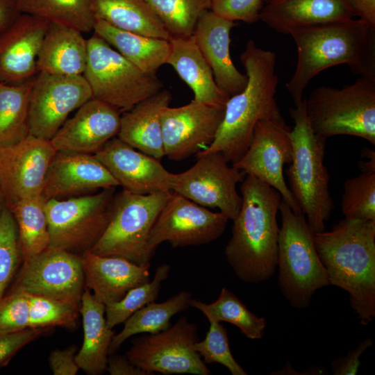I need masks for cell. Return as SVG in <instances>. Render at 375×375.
<instances>
[{
	"mask_svg": "<svg viewBox=\"0 0 375 375\" xmlns=\"http://www.w3.org/2000/svg\"><path fill=\"white\" fill-rule=\"evenodd\" d=\"M297 49L294 72L285 87L294 106L319 73L347 65L356 75L375 77V28L361 19L336 20L292 29Z\"/></svg>",
	"mask_w": 375,
	"mask_h": 375,
	"instance_id": "1",
	"label": "cell"
},
{
	"mask_svg": "<svg viewBox=\"0 0 375 375\" xmlns=\"http://www.w3.org/2000/svg\"><path fill=\"white\" fill-rule=\"evenodd\" d=\"M242 206L233 219L224 251L238 278L258 284L269 279L277 267L280 193L251 174L241 182Z\"/></svg>",
	"mask_w": 375,
	"mask_h": 375,
	"instance_id": "2",
	"label": "cell"
},
{
	"mask_svg": "<svg viewBox=\"0 0 375 375\" xmlns=\"http://www.w3.org/2000/svg\"><path fill=\"white\" fill-rule=\"evenodd\" d=\"M276 54L249 40L240 55L248 80L240 92L229 97L222 122L213 142L197 154L220 152L228 162L246 152L257 123L263 119L284 121L275 98L278 77Z\"/></svg>",
	"mask_w": 375,
	"mask_h": 375,
	"instance_id": "3",
	"label": "cell"
},
{
	"mask_svg": "<svg viewBox=\"0 0 375 375\" xmlns=\"http://www.w3.org/2000/svg\"><path fill=\"white\" fill-rule=\"evenodd\" d=\"M329 285L346 291L362 325L375 318V220L343 219L314 234Z\"/></svg>",
	"mask_w": 375,
	"mask_h": 375,
	"instance_id": "4",
	"label": "cell"
},
{
	"mask_svg": "<svg viewBox=\"0 0 375 375\" xmlns=\"http://www.w3.org/2000/svg\"><path fill=\"white\" fill-rule=\"evenodd\" d=\"M294 121L290 131L292 159L285 173L289 188L314 233L323 231L334 208L330 194V175L324 163L326 139L312 131L304 100L290 109Z\"/></svg>",
	"mask_w": 375,
	"mask_h": 375,
	"instance_id": "5",
	"label": "cell"
},
{
	"mask_svg": "<svg viewBox=\"0 0 375 375\" xmlns=\"http://www.w3.org/2000/svg\"><path fill=\"white\" fill-rule=\"evenodd\" d=\"M279 211L278 286L291 306L308 308L317 290L329 285L317 253L314 234L303 214L295 213L281 201Z\"/></svg>",
	"mask_w": 375,
	"mask_h": 375,
	"instance_id": "6",
	"label": "cell"
},
{
	"mask_svg": "<svg viewBox=\"0 0 375 375\" xmlns=\"http://www.w3.org/2000/svg\"><path fill=\"white\" fill-rule=\"evenodd\" d=\"M303 100L316 135H353L375 144V77L360 76L340 89L320 86Z\"/></svg>",
	"mask_w": 375,
	"mask_h": 375,
	"instance_id": "7",
	"label": "cell"
},
{
	"mask_svg": "<svg viewBox=\"0 0 375 375\" xmlns=\"http://www.w3.org/2000/svg\"><path fill=\"white\" fill-rule=\"evenodd\" d=\"M171 192L141 194L122 190L115 193L108 226L90 251L150 265L154 253L148 249L149 234Z\"/></svg>",
	"mask_w": 375,
	"mask_h": 375,
	"instance_id": "8",
	"label": "cell"
},
{
	"mask_svg": "<svg viewBox=\"0 0 375 375\" xmlns=\"http://www.w3.org/2000/svg\"><path fill=\"white\" fill-rule=\"evenodd\" d=\"M87 41L88 61L83 76L92 98L122 113L162 89L156 74L141 71L97 34L93 33Z\"/></svg>",
	"mask_w": 375,
	"mask_h": 375,
	"instance_id": "9",
	"label": "cell"
},
{
	"mask_svg": "<svg viewBox=\"0 0 375 375\" xmlns=\"http://www.w3.org/2000/svg\"><path fill=\"white\" fill-rule=\"evenodd\" d=\"M115 189L45 202L49 247L81 254L90 250L109 222Z\"/></svg>",
	"mask_w": 375,
	"mask_h": 375,
	"instance_id": "10",
	"label": "cell"
},
{
	"mask_svg": "<svg viewBox=\"0 0 375 375\" xmlns=\"http://www.w3.org/2000/svg\"><path fill=\"white\" fill-rule=\"evenodd\" d=\"M197 332V326L183 316L162 331L134 340L126 356L149 375H210V369L194 347Z\"/></svg>",
	"mask_w": 375,
	"mask_h": 375,
	"instance_id": "11",
	"label": "cell"
},
{
	"mask_svg": "<svg viewBox=\"0 0 375 375\" xmlns=\"http://www.w3.org/2000/svg\"><path fill=\"white\" fill-rule=\"evenodd\" d=\"M196 156L197 160L192 167L174 174L172 191L205 208H218L233 220L242 202L237 185L247 174L230 166L220 152Z\"/></svg>",
	"mask_w": 375,
	"mask_h": 375,
	"instance_id": "12",
	"label": "cell"
},
{
	"mask_svg": "<svg viewBox=\"0 0 375 375\" xmlns=\"http://www.w3.org/2000/svg\"><path fill=\"white\" fill-rule=\"evenodd\" d=\"M23 261L10 290L60 301L79 310L85 288L80 254L49 247Z\"/></svg>",
	"mask_w": 375,
	"mask_h": 375,
	"instance_id": "13",
	"label": "cell"
},
{
	"mask_svg": "<svg viewBox=\"0 0 375 375\" xmlns=\"http://www.w3.org/2000/svg\"><path fill=\"white\" fill-rule=\"evenodd\" d=\"M228 218L172 192L149 234L148 249L154 253L168 242L173 248L209 244L224 232Z\"/></svg>",
	"mask_w": 375,
	"mask_h": 375,
	"instance_id": "14",
	"label": "cell"
},
{
	"mask_svg": "<svg viewBox=\"0 0 375 375\" xmlns=\"http://www.w3.org/2000/svg\"><path fill=\"white\" fill-rule=\"evenodd\" d=\"M92 98L83 75L38 72L30 94L29 135L50 140L69 115Z\"/></svg>",
	"mask_w": 375,
	"mask_h": 375,
	"instance_id": "15",
	"label": "cell"
},
{
	"mask_svg": "<svg viewBox=\"0 0 375 375\" xmlns=\"http://www.w3.org/2000/svg\"><path fill=\"white\" fill-rule=\"evenodd\" d=\"M290 131L285 120L259 121L246 152L232 165L276 189L295 213L303 214L283 176L285 165L292 159Z\"/></svg>",
	"mask_w": 375,
	"mask_h": 375,
	"instance_id": "16",
	"label": "cell"
},
{
	"mask_svg": "<svg viewBox=\"0 0 375 375\" xmlns=\"http://www.w3.org/2000/svg\"><path fill=\"white\" fill-rule=\"evenodd\" d=\"M57 151L50 140L31 135L0 147V185L6 205L42 195L48 169Z\"/></svg>",
	"mask_w": 375,
	"mask_h": 375,
	"instance_id": "17",
	"label": "cell"
},
{
	"mask_svg": "<svg viewBox=\"0 0 375 375\" xmlns=\"http://www.w3.org/2000/svg\"><path fill=\"white\" fill-rule=\"evenodd\" d=\"M224 108L192 101L165 108L161 114L165 156L182 160L206 149L215 140Z\"/></svg>",
	"mask_w": 375,
	"mask_h": 375,
	"instance_id": "18",
	"label": "cell"
},
{
	"mask_svg": "<svg viewBox=\"0 0 375 375\" xmlns=\"http://www.w3.org/2000/svg\"><path fill=\"white\" fill-rule=\"evenodd\" d=\"M123 190L141 194L172 191L174 174L158 159L144 153L117 136L94 154Z\"/></svg>",
	"mask_w": 375,
	"mask_h": 375,
	"instance_id": "19",
	"label": "cell"
},
{
	"mask_svg": "<svg viewBox=\"0 0 375 375\" xmlns=\"http://www.w3.org/2000/svg\"><path fill=\"white\" fill-rule=\"evenodd\" d=\"M119 186L94 154L57 151L42 192L46 199H64Z\"/></svg>",
	"mask_w": 375,
	"mask_h": 375,
	"instance_id": "20",
	"label": "cell"
},
{
	"mask_svg": "<svg viewBox=\"0 0 375 375\" xmlns=\"http://www.w3.org/2000/svg\"><path fill=\"white\" fill-rule=\"evenodd\" d=\"M121 112L92 98L67 119L50 140L58 151L94 154L117 136Z\"/></svg>",
	"mask_w": 375,
	"mask_h": 375,
	"instance_id": "21",
	"label": "cell"
},
{
	"mask_svg": "<svg viewBox=\"0 0 375 375\" xmlns=\"http://www.w3.org/2000/svg\"><path fill=\"white\" fill-rule=\"evenodd\" d=\"M49 22L22 13L0 34V82L20 84L35 78L38 73V58Z\"/></svg>",
	"mask_w": 375,
	"mask_h": 375,
	"instance_id": "22",
	"label": "cell"
},
{
	"mask_svg": "<svg viewBox=\"0 0 375 375\" xmlns=\"http://www.w3.org/2000/svg\"><path fill=\"white\" fill-rule=\"evenodd\" d=\"M235 24L210 10L201 16L192 35L217 86L229 97L243 90L248 80L247 74L235 67L230 55V33Z\"/></svg>",
	"mask_w": 375,
	"mask_h": 375,
	"instance_id": "23",
	"label": "cell"
},
{
	"mask_svg": "<svg viewBox=\"0 0 375 375\" xmlns=\"http://www.w3.org/2000/svg\"><path fill=\"white\" fill-rule=\"evenodd\" d=\"M81 259L85 287L106 305L121 300L131 289L150 281V266L118 256H100L90 250Z\"/></svg>",
	"mask_w": 375,
	"mask_h": 375,
	"instance_id": "24",
	"label": "cell"
},
{
	"mask_svg": "<svg viewBox=\"0 0 375 375\" xmlns=\"http://www.w3.org/2000/svg\"><path fill=\"white\" fill-rule=\"evenodd\" d=\"M354 17L347 0H267L260 19L276 32L289 34L297 27Z\"/></svg>",
	"mask_w": 375,
	"mask_h": 375,
	"instance_id": "25",
	"label": "cell"
},
{
	"mask_svg": "<svg viewBox=\"0 0 375 375\" xmlns=\"http://www.w3.org/2000/svg\"><path fill=\"white\" fill-rule=\"evenodd\" d=\"M172 94L162 89L121 113L117 138L134 149L156 159L165 156L161 114Z\"/></svg>",
	"mask_w": 375,
	"mask_h": 375,
	"instance_id": "26",
	"label": "cell"
},
{
	"mask_svg": "<svg viewBox=\"0 0 375 375\" xmlns=\"http://www.w3.org/2000/svg\"><path fill=\"white\" fill-rule=\"evenodd\" d=\"M166 64L171 65L194 93L192 101L225 108L229 99L217 85L212 69L193 35L171 37Z\"/></svg>",
	"mask_w": 375,
	"mask_h": 375,
	"instance_id": "27",
	"label": "cell"
},
{
	"mask_svg": "<svg viewBox=\"0 0 375 375\" xmlns=\"http://www.w3.org/2000/svg\"><path fill=\"white\" fill-rule=\"evenodd\" d=\"M88 41L74 28L49 22L38 58V71L55 75H83Z\"/></svg>",
	"mask_w": 375,
	"mask_h": 375,
	"instance_id": "28",
	"label": "cell"
},
{
	"mask_svg": "<svg viewBox=\"0 0 375 375\" xmlns=\"http://www.w3.org/2000/svg\"><path fill=\"white\" fill-rule=\"evenodd\" d=\"M105 310V304L85 288L79 308L83 342L75 360L80 369L91 375L101 374L106 371L109 348L115 335L112 328L107 325Z\"/></svg>",
	"mask_w": 375,
	"mask_h": 375,
	"instance_id": "29",
	"label": "cell"
},
{
	"mask_svg": "<svg viewBox=\"0 0 375 375\" xmlns=\"http://www.w3.org/2000/svg\"><path fill=\"white\" fill-rule=\"evenodd\" d=\"M93 33L147 74H156L166 64L169 51L167 40L121 30L101 20H96Z\"/></svg>",
	"mask_w": 375,
	"mask_h": 375,
	"instance_id": "30",
	"label": "cell"
},
{
	"mask_svg": "<svg viewBox=\"0 0 375 375\" xmlns=\"http://www.w3.org/2000/svg\"><path fill=\"white\" fill-rule=\"evenodd\" d=\"M90 6L95 20L144 36L171 38L146 0H90Z\"/></svg>",
	"mask_w": 375,
	"mask_h": 375,
	"instance_id": "31",
	"label": "cell"
},
{
	"mask_svg": "<svg viewBox=\"0 0 375 375\" xmlns=\"http://www.w3.org/2000/svg\"><path fill=\"white\" fill-rule=\"evenodd\" d=\"M192 294L181 291L163 302H151L135 311L124 323L122 330L114 335L109 348V355L130 337L139 334H154L168 328L170 319L175 315L190 307Z\"/></svg>",
	"mask_w": 375,
	"mask_h": 375,
	"instance_id": "32",
	"label": "cell"
},
{
	"mask_svg": "<svg viewBox=\"0 0 375 375\" xmlns=\"http://www.w3.org/2000/svg\"><path fill=\"white\" fill-rule=\"evenodd\" d=\"M45 202L46 199L39 195L6 204L17 224L23 260L49 247L50 236Z\"/></svg>",
	"mask_w": 375,
	"mask_h": 375,
	"instance_id": "33",
	"label": "cell"
},
{
	"mask_svg": "<svg viewBox=\"0 0 375 375\" xmlns=\"http://www.w3.org/2000/svg\"><path fill=\"white\" fill-rule=\"evenodd\" d=\"M33 78L20 84L0 82V147L29 135V103Z\"/></svg>",
	"mask_w": 375,
	"mask_h": 375,
	"instance_id": "34",
	"label": "cell"
},
{
	"mask_svg": "<svg viewBox=\"0 0 375 375\" xmlns=\"http://www.w3.org/2000/svg\"><path fill=\"white\" fill-rule=\"evenodd\" d=\"M190 306L200 310L208 322H225L235 325L249 339L259 340L264 336L266 318L253 314L227 288H222L218 298L212 303L192 299Z\"/></svg>",
	"mask_w": 375,
	"mask_h": 375,
	"instance_id": "35",
	"label": "cell"
},
{
	"mask_svg": "<svg viewBox=\"0 0 375 375\" xmlns=\"http://www.w3.org/2000/svg\"><path fill=\"white\" fill-rule=\"evenodd\" d=\"M17 2L22 13L69 27L82 33L94 31L96 20L90 0H17Z\"/></svg>",
	"mask_w": 375,
	"mask_h": 375,
	"instance_id": "36",
	"label": "cell"
},
{
	"mask_svg": "<svg viewBox=\"0 0 375 375\" xmlns=\"http://www.w3.org/2000/svg\"><path fill=\"white\" fill-rule=\"evenodd\" d=\"M171 37L193 35L201 16L211 8L212 0H146Z\"/></svg>",
	"mask_w": 375,
	"mask_h": 375,
	"instance_id": "37",
	"label": "cell"
},
{
	"mask_svg": "<svg viewBox=\"0 0 375 375\" xmlns=\"http://www.w3.org/2000/svg\"><path fill=\"white\" fill-rule=\"evenodd\" d=\"M170 269L168 264L159 265L151 280L131 289L121 300L106 305L105 315L108 327L113 328L124 323L135 311L155 301L162 283L169 276Z\"/></svg>",
	"mask_w": 375,
	"mask_h": 375,
	"instance_id": "38",
	"label": "cell"
},
{
	"mask_svg": "<svg viewBox=\"0 0 375 375\" xmlns=\"http://www.w3.org/2000/svg\"><path fill=\"white\" fill-rule=\"evenodd\" d=\"M341 208L346 219L375 220V171L344 181Z\"/></svg>",
	"mask_w": 375,
	"mask_h": 375,
	"instance_id": "39",
	"label": "cell"
},
{
	"mask_svg": "<svg viewBox=\"0 0 375 375\" xmlns=\"http://www.w3.org/2000/svg\"><path fill=\"white\" fill-rule=\"evenodd\" d=\"M20 258L17 224L6 205L0 211V301L17 270Z\"/></svg>",
	"mask_w": 375,
	"mask_h": 375,
	"instance_id": "40",
	"label": "cell"
},
{
	"mask_svg": "<svg viewBox=\"0 0 375 375\" xmlns=\"http://www.w3.org/2000/svg\"><path fill=\"white\" fill-rule=\"evenodd\" d=\"M205 338L194 343V347L206 364L219 363L233 375H247L234 358L229 346L227 330L221 322L209 321Z\"/></svg>",
	"mask_w": 375,
	"mask_h": 375,
	"instance_id": "41",
	"label": "cell"
},
{
	"mask_svg": "<svg viewBox=\"0 0 375 375\" xmlns=\"http://www.w3.org/2000/svg\"><path fill=\"white\" fill-rule=\"evenodd\" d=\"M30 328H49L55 326L74 325L78 309L73 306L51 299L28 294Z\"/></svg>",
	"mask_w": 375,
	"mask_h": 375,
	"instance_id": "42",
	"label": "cell"
},
{
	"mask_svg": "<svg viewBox=\"0 0 375 375\" xmlns=\"http://www.w3.org/2000/svg\"><path fill=\"white\" fill-rule=\"evenodd\" d=\"M28 294L10 290L0 301V333L22 331L29 327Z\"/></svg>",
	"mask_w": 375,
	"mask_h": 375,
	"instance_id": "43",
	"label": "cell"
},
{
	"mask_svg": "<svg viewBox=\"0 0 375 375\" xmlns=\"http://www.w3.org/2000/svg\"><path fill=\"white\" fill-rule=\"evenodd\" d=\"M267 0H212L210 10L232 22L253 24Z\"/></svg>",
	"mask_w": 375,
	"mask_h": 375,
	"instance_id": "44",
	"label": "cell"
},
{
	"mask_svg": "<svg viewBox=\"0 0 375 375\" xmlns=\"http://www.w3.org/2000/svg\"><path fill=\"white\" fill-rule=\"evenodd\" d=\"M47 330L48 328H28L17 332L0 333V367L6 365L23 347Z\"/></svg>",
	"mask_w": 375,
	"mask_h": 375,
	"instance_id": "45",
	"label": "cell"
},
{
	"mask_svg": "<svg viewBox=\"0 0 375 375\" xmlns=\"http://www.w3.org/2000/svg\"><path fill=\"white\" fill-rule=\"evenodd\" d=\"M373 345L371 338L362 341L346 356H340L332 361L331 369L334 375H355L360 365V358L365 350Z\"/></svg>",
	"mask_w": 375,
	"mask_h": 375,
	"instance_id": "46",
	"label": "cell"
},
{
	"mask_svg": "<svg viewBox=\"0 0 375 375\" xmlns=\"http://www.w3.org/2000/svg\"><path fill=\"white\" fill-rule=\"evenodd\" d=\"M77 347L72 345L65 349H56L49 356L50 368L54 375H76L80 369L75 357Z\"/></svg>",
	"mask_w": 375,
	"mask_h": 375,
	"instance_id": "47",
	"label": "cell"
},
{
	"mask_svg": "<svg viewBox=\"0 0 375 375\" xmlns=\"http://www.w3.org/2000/svg\"><path fill=\"white\" fill-rule=\"evenodd\" d=\"M106 371L110 375H149L132 364L126 356L121 355L108 357Z\"/></svg>",
	"mask_w": 375,
	"mask_h": 375,
	"instance_id": "48",
	"label": "cell"
},
{
	"mask_svg": "<svg viewBox=\"0 0 375 375\" xmlns=\"http://www.w3.org/2000/svg\"><path fill=\"white\" fill-rule=\"evenodd\" d=\"M22 14L17 0H0V34L11 26Z\"/></svg>",
	"mask_w": 375,
	"mask_h": 375,
	"instance_id": "49",
	"label": "cell"
},
{
	"mask_svg": "<svg viewBox=\"0 0 375 375\" xmlns=\"http://www.w3.org/2000/svg\"><path fill=\"white\" fill-rule=\"evenodd\" d=\"M356 16L375 28V0H347Z\"/></svg>",
	"mask_w": 375,
	"mask_h": 375,
	"instance_id": "50",
	"label": "cell"
},
{
	"mask_svg": "<svg viewBox=\"0 0 375 375\" xmlns=\"http://www.w3.org/2000/svg\"><path fill=\"white\" fill-rule=\"evenodd\" d=\"M362 158L358 163L361 172L375 171V152L374 149L364 148L361 152Z\"/></svg>",
	"mask_w": 375,
	"mask_h": 375,
	"instance_id": "51",
	"label": "cell"
},
{
	"mask_svg": "<svg viewBox=\"0 0 375 375\" xmlns=\"http://www.w3.org/2000/svg\"><path fill=\"white\" fill-rule=\"evenodd\" d=\"M5 206H6L5 198H4V195L0 185V211L2 210V208Z\"/></svg>",
	"mask_w": 375,
	"mask_h": 375,
	"instance_id": "52",
	"label": "cell"
}]
</instances>
